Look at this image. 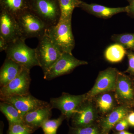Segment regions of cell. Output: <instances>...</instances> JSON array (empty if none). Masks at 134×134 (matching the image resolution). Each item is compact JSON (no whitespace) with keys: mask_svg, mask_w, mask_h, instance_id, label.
Wrapping results in <instances>:
<instances>
[{"mask_svg":"<svg viewBox=\"0 0 134 134\" xmlns=\"http://www.w3.org/2000/svg\"><path fill=\"white\" fill-rule=\"evenodd\" d=\"M38 40V45L36 48V56L44 75L59 59L63 53L54 44L46 31Z\"/></svg>","mask_w":134,"mask_h":134,"instance_id":"5","label":"cell"},{"mask_svg":"<svg viewBox=\"0 0 134 134\" xmlns=\"http://www.w3.org/2000/svg\"><path fill=\"white\" fill-rule=\"evenodd\" d=\"M129 124L128 122L126 117L119 121L115 125L113 129L117 132H121L126 130L129 128Z\"/></svg>","mask_w":134,"mask_h":134,"instance_id":"27","label":"cell"},{"mask_svg":"<svg viewBox=\"0 0 134 134\" xmlns=\"http://www.w3.org/2000/svg\"><path fill=\"white\" fill-rule=\"evenodd\" d=\"M25 40L19 38L9 43L5 50L7 58L11 59L24 68L30 70L40 66L36 56V48H32L25 44Z\"/></svg>","mask_w":134,"mask_h":134,"instance_id":"2","label":"cell"},{"mask_svg":"<svg viewBox=\"0 0 134 134\" xmlns=\"http://www.w3.org/2000/svg\"><path fill=\"white\" fill-rule=\"evenodd\" d=\"M115 91L121 102L130 107L134 106V81L130 77L118 72Z\"/></svg>","mask_w":134,"mask_h":134,"instance_id":"12","label":"cell"},{"mask_svg":"<svg viewBox=\"0 0 134 134\" xmlns=\"http://www.w3.org/2000/svg\"><path fill=\"white\" fill-rule=\"evenodd\" d=\"M127 54L126 48L121 45L116 43L107 48L105 57L109 62L116 63L121 61Z\"/></svg>","mask_w":134,"mask_h":134,"instance_id":"19","label":"cell"},{"mask_svg":"<svg viewBox=\"0 0 134 134\" xmlns=\"http://www.w3.org/2000/svg\"><path fill=\"white\" fill-rule=\"evenodd\" d=\"M115 134H134L130 132H127L126 130L124 131H121V132H117Z\"/></svg>","mask_w":134,"mask_h":134,"instance_id":"33","label":"cell"},{"mask_svg":"<svg viewBox=\"0 0 134 134\" xmlns=\"http://www.w3.org/2000/svg\"><path fill=\"white\" fill-rule=\"evenodd\" d=\"M30 70L24 68L15 79L0 89V98L30 94L29 91L31 79Z\"/></svg>","mask_w":134,"mask_h":134,"instance_id":"8","label":"cell"},{"mask_svg":"<svg viewBox=\"0 0 134 134\" xmlns=\"http://www.w3.org/2000/svg\"><path fill=\"white\" fill-rule=\"evenodd\" d=\"M1 10L9 13L16 18L30 10L29 0H0Z\"/></svg>","mask_w":134,"mask_h":134,"instance_id":"18","label":"cell"},{"mask_svg":"<svg viewBox=\"0 0 134 134\" xmlns=\"http://www.w3.org/2000/svg\"><path fill=\"white\" fill-rule=\"evenodd\" d=\"M52 109L50 104L28 113L23 117L24 123L34 133L41 127L46 120L50 119L52 115Z\"/></svg>","mask_w":134,"mask_h":134,"instance_id":"14","label":"cell"},{"mask_svg":"<svg viewBox=\"0 0 134 134\" xmlns=\"http://www.w3.org/2000/svg\"><path fill=\"white\" fill-rule=\"evenodd\" d=\"M88 64L87 62L76 59L72 54L63 53L48 72L44 74V78L50 81L70 74L77 67Z\"/></svg>","mask_w":134,"mask_h":134,"instance_id":"6","label":"cell"},{"mask_svg":"<svg viewBox=\"0 0 134 134\" xmlns=\"http://www.w3.org/2000/svg\"><path fill=\"white\" fill-rule=\"evenodd\" d=\"M0 36L8 43L21 38L16 18L3 10H1L0 13Z\"/></svg>","mask_w":134,"mask_h":134,"instance_id":"13","label":"cell"},{"mask_svg":"<svg viewBox=\"0 0 134 134\" xmlns=\"http://www.w3.org/2000/svg\"><path fill=\"white\" fill-rule=\"evenodd\" d=\"M71 119L72 127H83L96 124L97 114L94 106L86 99L76 111Z\"/></svg>","mask_w":134,"mask_h":134,"instance_id":"11","label":"cell"},{"mask_svg":"<svg viewBox=\"0 0 134 134\" xmlns=\"http://www.w3.org/2000/svg\"><path fill=\"white\" fill-rule=\"evenodd\" d=\"M127 1L129 2V3H130V2H131V1H132V0H127Z\"/></svg>","mask_w":134,"mask_h":134,"instance_id":"34","label":"cell"},{"mask_svg":"<svg viewBox=\"0 0 134 134\" xmlns=\"http://www.w3.org/2000/svg\"><path fill=\"white\" fill-rule=\"evenodd\" d=\"M29 9L47 26L55 25L60 18L59 0H29Z\"/></svg>","mask_w":134,"mask_h":134,"instance_id":"3","label":"cell"},{"mask_svg":"<svg viewBox=\"0 0 134 134\" xmlns=\"http://www.w3.org/2000/svg\"><path fill=\"white\" fill-rule=\"evenodd\" d=\"M130 107L125 105L120 106L103 118L99 124L102 134H109L119 121L126 117L130 112Z\"/></svg>","mask_w":134,"mask_h":134,"instance_id":"15","label":"cell"},{"mask_svg":"<svg viewBox=\"0 0 134 134\" xmlns=\"http://www.w3.org/2000/svg\"><path fill=\"white\" fill-rule=\"evenodd\" d=\"M32 131L24 123L9 124L7 134H32Z\"/></svg>","mask_w":134,"mask_h":134,"instance_id":"26","label":"cell"},{"mask_svg":"<svg viewBox=\"0 0 134 134\" xmlns=\"http://www.w3.org/2000/svg\"><path fill=\"white\" fill-rule=\"evenodd\" d=\"M9 43L2 37L0 36V52L5 51L7 48Z\"/></svg>","mask_w":134,"mask_h":134,"instance_id":"29","label":"cell"},{"mask_svg":"<svg viewBox=\"0 0 134 134\" xmlns=\"http://www.w3.org/2000/svg\"><path fill=\"white\" fill-rule=\"evenodd\" d=\"M46 33L61 52L72 54L75 40L72 33L71 20L60 19L57 24L47 28Z\"/></svg>","mask_w":134,"mask_h":134,"instance_id":"1","label":"cell"},{"mask_svg":"<svg viewBox=\"0 0 134 134\" xmlns=\"http://www.w3.org/2000/svg\"><path fill=\"white\" fill-rule=\"evenodd\" d=\"M112 39L123 46L126 49L134 50V34H123L113 35Z\"/></svg>","mask_w":134,"mask_h":134,"instance_id":"24","label":"cell"},{"mask_svg":"<svg viewBox=\"0 0 134 134\" xmlns=\"http://www.w3.org/2000/svg\"><path fill=\"white\" fill-rule=\"evenodd\" d=\"M68 134H102L99 125L95 124L83 127H70Z\"/></svg>","mask_w":134,"mask_h":134,"instance_id":"25","label":"cell"},{"mask_svg":"<svg viewBox=\"0 0 134 134\" xmlns=\"http://www.w3.org/2000/svg\"><path fill=\"white\" fill-rule=\"evenodd\" d=\"M1 100L14 106L23 117L28 113L50 104L48 102L36 98L30 93L2 98Z\"/></svg>","mask_w":134,"mask_h":134,"instance_id":"10","label":"cell"},{"mask_svg":"<svg viewBox=\"0 0 134 134\" xmlns=\"http://www.w3.org/2000/svg\"><path fill=\"white\" fill-rule=\"evenodd\" d=\"M97 104L100 112L105 114L110 112L114 105V99L110 93H102L97 100Z\"/></svg>","mask_w":134,"mask_h":134,"instance_id":"22","label":"cell"},{"mask_svg":"<svg viewBox=\"0 0 134 134\" xmlns=\"http://www.w3.org/2000/svg\"><path fill=\"white\" fill-rule=\"evenodd\" d=\"M86 99V94L73 95L63 92L59 97L50 99L49 103L52 109L59 110L66 119L69 120Z\"/></svg>","mask_w":134,"mask_h":134,"instance_id":"7","label":"cell"},{"mask_svg":"<svg viewBox=\"0 0 134 134\" xmlns=\"http://www.w3.org/2000/svg\"></svg>","mask_w":134,"mask_h":134,"instance_id":"36","label":"cell"},{"mask_svg":"<svg viewBox=\"0 0 134 134\" xmlns=\"http://www.w3.org/2000/svg\"><path fill=\"white\" fill-rule=\"evenodd\" d=\"M127 7V13L134 17V0H132L131 2L130 3V5Z\"/></svg>","mask_w":134,"mask_h":134,"instance_id":"31","label":"cell"},{"mask_svg":"<svg viewBox=\"0 0 134 134\" xmlns=\"http://www.w3.org/2000/svg\"><path fill=\"white\" fill-rule=\"evenodd\" d=\"M21 38L25 40L30 38L38 39L45 34L47 27L39 18L30 10L16 17Z\"/></svg>","mask_w":134,"mask_h":134,"instance_id":"4","label":"cell"},{"mask_svg":"<svg viewBox=\"0 0 134 134\" xmlns=\"http://www.w3.org/2000/svg\"><path fill=\"white\" fill-rule=\"evenodd\" d=\"M0 111L7 118L9 124L24 123L23 116L19 111L11 104L1 101Z\"/></svg>","mask_w":134,"mask_h":134,"instance_id":"20","label":"cell"},{"mask_svg":"<svg viewBox=\"0 0 134 134\" xmlns=\"http://www.w3.org/2000/svg\"><path fill=\"white\" fill-rule=\"evenodd\" d=\"M127 119L129 126L134 127V111H132L128 114Z\"/></svg>","mask_w":134,"mask_h":134,"instance_id":"30","label":"cell"},{"mask_svg":"<svg viewBox=\"0 0 134 134\" xmlns=\"http://www.w3.org/2000/svg\"><path fill=\"white\" fill-rule=\"evenodd\" d=\"M118 72L115 68H112L100 72L93 88L86 94V99L100 93L115 90Z\"/></svg>","mask_w":134,"mask_h":134,"instance_id":"9","label":"cell"},{"mask_svg":"<svg viewBox=\"0 0 134 134\" xmlns=\"http://www.w3.org/2000/svg\"><path fill=\"white\" fill-rule=\"evenodd\" d=\"M65 119V116L61 114L57 119L46 120L41 127L44 134H57L58 128Z\"/></svg>","mask_w":134,"mask_h":134,"instance_id":"23","label":"cell"},{"mask_svg":"<svg viewBox=\"0 0 134 134\" xmlns=\"http://www.w3.org/2000/svg\"></svg>","mask_w":134,"mask_h":134,"instance_id":"35","label":"cell"},{"mask_svg":"<svg viewBox=\"0 0 134 134\" xmlns=\"http://www.w3.org/2000/svg\"><path fill=\"white\" fill-rule=\"evenodd\" d=\"M24 67L13 60L6 58L0 70V86H6L19 74Z\"/></svg>","mask_w":134,"mask_h":134,"instance_id":"17","label":"cell"},{"mask_svg":"<svg viewBox=\"0 0 134 134\" xmlns=\"http://www.w3.org/2000/svg\"><path fill=\"white\" fill-rule=\"evenodd\" d=\"M79 8L93 15L100 18H110L114 15L122 12H127L128 7L110 8L95 3L88 4L81 1Z\"/></svg>","mask_w":134,"mask_h":134,"instance_id":"16","label":"cell"},{"mask_svg":"<svg viewBox=\"0 0 134 134\" xmlns=\"http://www.w3.org/2000/svg\"><path fill=\"white\" fill-rule=\"evenodd\" d=\"M60 10V19L72 20V15L75 8L79 7L80 0H59Z\"/></svg>","mask_w":134,"mask_h":134,"instance_id":"21","label":"cell"},{"mask_svg":"<svg viewBox=\"0 0 134 134\" xmlns=\"http://www.w3.org/2000/svg\"><path fill=\"white\" fill-rule=\"evenodd\" d=\"M127 55L128 58L129 66L126 72L134 75V53H127Z\"/></svg>","mask_w":134,"mask_h":134,"instance_id":"28","label":"cell"},{"mask_svg":"<svg viewBox=\"0 0 134 134\" xmlns=\"http://www.w3.org/2000/svg\"><path fill=\"white\" fill-rule=\"evenodd\" d=\"M3 128H4V124L3 121H1L0 123V134H3Z\"/></svg>","mask_w":134,"mask_h":134,"instance_id":"32","label":"cell"}]
</instances>
